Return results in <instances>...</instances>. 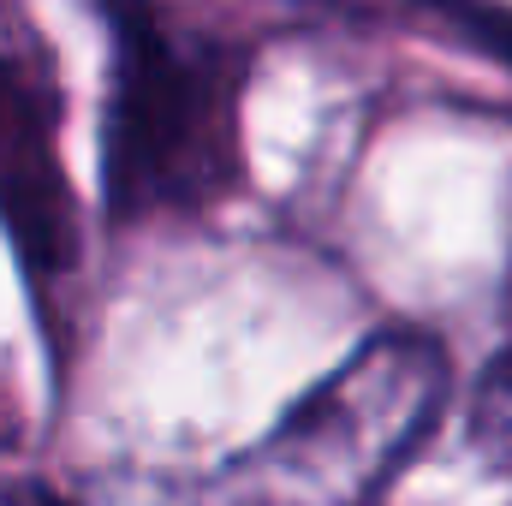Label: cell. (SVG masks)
<instances>
[{"label": "cell", "mask_w": 512, "mask_h": 506, "mask_svg": "<svg viewBox=\"0 0 512 506\" xmlns=\"http://www.w3.org/2000/svg\"><path fill=\"white\" fill-rule=\"evenodd\" d=\"M453 18H459V30H465L477 48L512 60V18L507 12H483V6H459V0H453Z\"/></svg>", "instance_id": "cell-4"}, {"label": "cell", "mask_w": 512, "mask_h": 506, "mask_svg": "<svg viewBox=\"0 0 512 506\" xmlns=\"http://www.w3.org/2000/svg\"><path fill=\"white\" fill-rule=\"evenodd\" d=\"M489 387H495L501 417L512 423V298H507V346H501V358H495V376H489Z\"/></svg>", "instance_id": "cell-5"}, {"label": "cell", "mask_w": 512, "mask_h": 506, "mask_svg": "<svg viewBox=\"0 0 512 506\" xmlns=\"http://www.w3.org/2000/svg\"><path fill=\"white\" fill-rule=\"evenodd\" d=\"M0 209L12 221V233L24 239V251L42 268L66 245V197L54 179V155H48V131L30 114L18 78L0 66Z\"/></svg>", "instance_id": "cell-3"}, {"label": "cell", "mask_w": 512, "mask_h": 506, "mask_svg": "<svg viewBox=\"0 0 512 506\" xmlns=\"http://www.w3.org/2000/svg\"><path fill=\"white\" fill-rule=\"evenodd\" d=\"M239 78L233 66L173 36L149 6L114 12V102L102 131L108 215H185L215 203L239 173Z\"/></svg>", "instance_id": "cell-1"}, {"label": "cell", "mask_w": 512, "mask_h": 506, "mask_svg": "<svg viewBox=\"0 0 512 506\" xmlns=\"http://www.w3.org/2000/svg\"><path fill=\"white\" fill-rule=\"evenodd\" d=\"M441 387L447 358L423 334H382L316 381L239 471L268 506H364L435 423Z\"/></svg>", "instance_id": "cell-2"}]
</instances>
